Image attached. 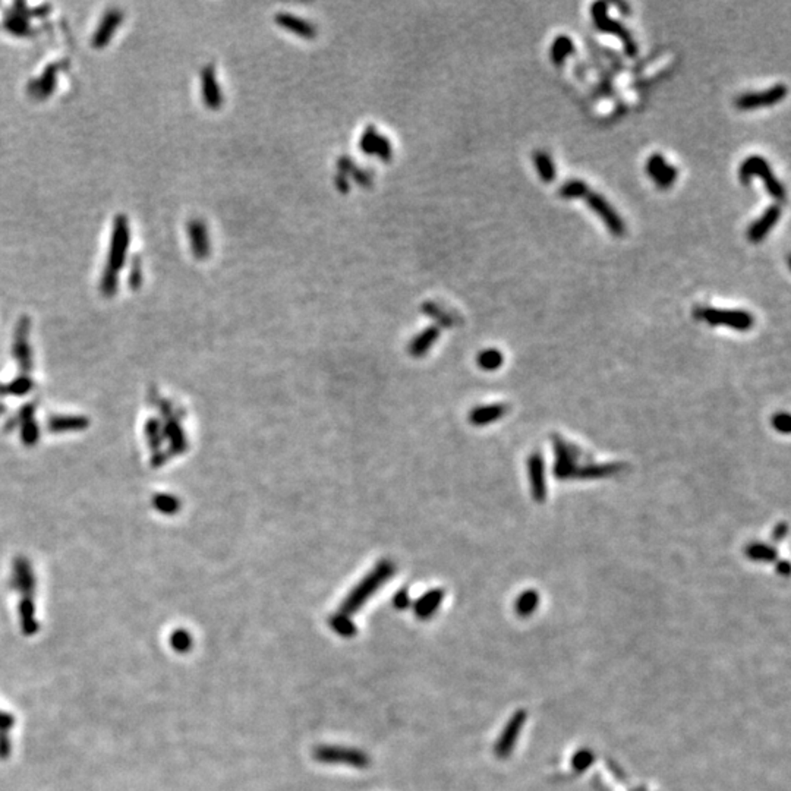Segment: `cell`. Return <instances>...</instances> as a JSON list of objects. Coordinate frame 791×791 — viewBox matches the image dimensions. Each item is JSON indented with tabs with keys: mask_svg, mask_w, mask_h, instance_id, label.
Here are the masks:
<instances>
[{
	"mask_svg": "<svg viewBox=\"0 0 791 791\" xmlns=\"http://www.w3.org/2000/svg\"><path fill=\"white\" fill-rule=\"evenodd\" d=\"M129 222L125 215H118L113 223V233L110 241V251H109V260H107L106 272L103 274L101 289L106 293H113L118 286V273L125 264L129 248Z\"/></svg>",
	"mask_w": 791,
	"mask_h": 791,
	"instance_id": "1",
	"label": "cell"
},
{
	"mask_svg": "<svg viewBox=\"0 0 791 791\" xmlns=\"http://www.w3.org/2000/svg\"><path fill=\"white\" fill-rule=\"evenodd\" d=\"M396 571V567L391 562L388 560H383L379 564H376L367 576L359 582L350 592L349 595L345 598V601L341 602L340 605V613H343L346 616H353L355 613H357L359 609L362 608V605L374 595V593L379 590Z\"/></svg>",
	"mask_w": 791,
	"mask_h": 791,
	"instance_id": "2",
	"label": "cell"
},
{
	"mask_svg": "<svg viewBox=\"0 0 791 791\" xmlns=\"http://www.w3.org/2000/svg\"><path fill=\"white\" fill-rule=\"evenodd\" d=\"M754 176H759L762 179L768 194L774 198V200L777 201L785 200L784 185L776 177L774 172H772L771 166L768 165V161L761 156L747 157L739 169V179L743 185H749Z\"/></svg>",
	"mask_w": 791,
	"mask_h": 791,
	"instance_id": "3",
	"label": "cell"
},
{
	"mask_svg": "<svg viewBox=\"0 0 791 791\" xmlns=\"http://www.w3.org/2000/svg\"><path fill=\"white\" fill-rule=\"evenodd\" d=\"M312 757L315 761L321 764L329 765H346L352 768L364 769L368 768L371 764V758L368 754L355 747L346 746H333V745H321L317 746L312 752Z\"/></svg>",
	"mask_w": 791,
	"mask_h": 791,
	"instance_id": "4",
	"label": "cell"
},
{
	"mask_svg": "<svg viewBox=\"0 0 791 791\" xmlns=\"http://www.w3.org/2000/svg\"><path fill=\"white\" fill-rule=\"evenodd\" d=\"M608 4L605 2H595L590 5V16L593 20V24H595V28L601 32H608V34H613L614 37H617L624 47V53L627 56L635 58L636 53H638V46L636 42L633 40L631 31H628L626 27H623L619 21L613 20V18H609L608 15Z\"/></svg>",
	"mask_w": 791,
	"mask_h": 791,
	"instance_id": "5",
	"label": "cell"
},
{
	"mask_svg": "<svg viewBox=\"0 0 791 791\" xmlns=\"http://www.w3.org/2000/svg\"><path fill=\"white\" fill-rule=\"evenodd\" d=\"M696 319L705 321L709 326H727L737 331H747L753 327V315L742 310H716L699 307L693 311Z\"/></svg>",
	"mask_w": 791,
	"mask_h": 791,
	"instance_id": "6",
	"label": "cell"
},
{
	"mask_svg": "<svg viewBox=\"0 0 791 791\" xmlns=\"http://www.w3.org/2000/svg\"><path fill=\"white\" fill-rule=\"evenodd\" d=\"M552 450H554V466L552 474L555 478L562 481L573 479L574 472L578 469V459L581 456L579 448L559 436H552Z\"/></svg>",
	"mask_w": 791,
	"mask_h": 791,
	"instance_id": "7",
	"label": "cell"
},
{
	"mask_svg": "<svg viewBox=\"0 0 791 791\" xmlns=\"http://www.w3.org/2000/svg\"><path fill=\"white\" fill-rule=\"evenodd\" d=\"M583 198H585L586 204L589 205V208L604 222L605 227L609 230L611 235H614V236H623L624 235L626 224H624L623 219L620 217V214L613 208V205H611L602 195H600L598 192L588 191Z\"/></svg>",
	"mask_w": 791,
	"mask_h": 791,
	"instance_id": "8",
	"label": "cell"
},
{
	"mask_svg": "<svg viewBox=\"0 0 791 791\" xmlns=\"http://www.w3.org/2000/svg\"><path fill=\"white\" fill-rule=\"evenodd\" d=\"M787 97V87L777 84L759 93H746L735 100V107L740 110H754L761 107H771Z\"/></svg>",
	"mask_w": 791,
	"mask_h": 791,
	"instance_id": "9",
	"label": "cell"
},
{
	"mask_svg": "<svg viewBox=\"0 0 791 791\" xmlns=\"http://www.w3.org/2000/svg\"><path fill=\"white\" fill-rule=\"evenodd\" d=\"M645 170L659 189H669L677 181V169L658 153L646 160Z\"/></svg>",
	"mask_w": 791,
	"mask_h": 791,
	"instance_id": "10",
	"label": "cell"
},
{
	"mask_svg": "<svg viewBox=\"0 0 791 791\" xmlns=\"http://www.w3.org/2000/svg\"><path fill=\"white\" fill-rule=\"evenodd\" d=\"M528 476L532 498L538 502L547 500V478H545V463L541 453H532L528 459Z\"/></svg>",
	"mask_w": 791,
	"mask_h": 791,
	"instance_id": "11",
	"label": "cell"
},
{
	"mask_svg": "<svg viewBox=\"0 0 791 791\" xmlns=\"http://www.w3.org/2000/svg\"><path fill=\"white\" fill-rule=\"evenodd\" d=\"M526 721V712L525 711H517L513 716L512 720L507 723L506 728L502 730L500 739L495 745V754L500 758H507L509 754L512 753L516 742H517V737L524 728V724Z\"/></svg>",
	"mask_w": 791,
	"mask_h": 791,
	"instance_id": "12",
	"label": "cell"
},
{
	"mask_svg": "<svg viewBox=\"0 0 791 791\" xmlns=\"http://www.w3.org/2000/svg\"><path fill=\"white\" fill-rule=\"evenodd\" d=\"M361 150L367 156H375L381 160H390L393 156L391 142L387 137L380 134L374 127H368L361 137Z\"/></svg>",
	"mask_w": 791,
	"mask_h": 791,
	"instance_id": "13",
	"label": "cell"
},
{
	"mask_svg": "<svg viewBox=\"0 0 791 791\" xmlns=\"http://www.w3.org/2000/svg\"><path fill=\"white\" fill-rule=\"evenodd\" d=\"M781 219V208L780 205L774 204V205H769L761 217L753 222L749 229H747V239L752 243H759L762 242L768 233L776 227V224L778 223V220Z\"/></svg>",
	"mask_w": 791,
	"mask_h": 791,
	"instance_id": "14",
	"label": "cell"
},
{
	"mask_svg": "<svg viewBox=\"0 0 791 791\" xmlns=\"http://www.w3.org/2000/svg\"><path fill=\"white\" fill-rule=\"evenodd\" d=\"M201 93L205 106L211 110H217L223 104L222 88L219 85L217 77L213 65H207L201 70Z\"/></svg>",
	"mask_w": 791,
	"mask_h": 791,
	"instance_id": "15",
	"label": "cell"
},
{
	"mask_svg": "<svg viewBox=\"0 0 791 791\" xmlns=\"http://www.w3.org/2000/svg\"><path fill=\"white\" fill-rule=\"evenodd\" d=\"M188 239L192 254L198 260H205L210 255L211 243L207 224L201 219H192L188 224Z\"/></svg>",
	"mask_w": 791,
	"mask_h": 791,
	"instance_id": "16",
	"label": "cell"
},
{
	"mask_svg": "<svg viewBox=\"0 0 791 791\" xmlns=\"http://www.w3.org/2000/svg\"><path fill=\"white\" fill-rule=\"evenodd\" d=\"M122 18H123V15L119 9L107 11V13L103 16V20H101L99 28L94 32L93 44L97 49H103L107 43L112 40L116 30L119 28V25L122 23Z\"/></svg>",
	"mask_w": 791,
	"mask_h": 791,
	"instance_id": "17",
	"label": "cell"
},
{
	"mask_svg": "<svg viewBox=\"0 0 791 791\" xmlns=\"http://www.w3.org/2000/svg\"><path fill=\"white\" fill-rule=\"evenodd\" d=\"M274 21L277 23L279 27L299 35V37H302V39L311 40V39H315V35H317V28L311 23L305 21V20H302V18L295 16L292 13H286V12L277 13L276 18H274Z\"/></svg>",
	"mask_w": 791,
	"mask_h": 791,
	"instance_id": "18",
	"label": "cell"
},
{
	"mask_svg": "<svg viewBox=\"0 0 791 791\" xmlns=\"http://www.w3.org/2000/svg\"><path fill=\"white\" fill-rule=\"evenodd\" d=\"M443 601H444V590L440 588L431 589L425 592L424 595H421V598H418V601L413 604V613H415V616L421 620H428L437 613V609L440 608Z\"/></svg>",
	"mask_w": 791,
	"mask_h": 791,
	"instance_id": "19",
	"label": "cell"
},
{
	"mask_svg": "<svg viewBox=\"0 0 791 791\" xmlns=\"http://www.w3.org/2000/svg\"><path fill=\"white\" fill-rule=\"evenodd\" d=\"M507 410H509V407L505 403H493V405L478 406V407L471 410L469 422L475 426L490 425L494 421H498V419L505 417Z\"/></svg>",
	"mask_w": 791,
	"mask_h": 791,
	"instance_id": "20",
	"label": "cell"
},
{
	"mask_svg": "<svg viewBox=\"0 0 791 791\" xmlns=\"http://www.w3.org/2000/svg\"><path fill=\"white\" fill-rule=\"evenodd\" d=\"M626 464L624 463H593V464H586V466H581L574 472V478H579V479H598V478H607V476H613L621 471H624Z\"/></svg>",
	"mask_w": 791,
	"mask_h": 791,
	"instance_id": "21",
	"label": "cell"
},
{
	"mask_svg": "<svg viewBox=\"0 0 791 791\" xmlns=\"http://www.w3.org/2000/svg\"><path fill=\"white\" fill-rule=\"evenodd\" d=\"M440 333H441V330H440L438 326L426 327L424 331H421L415 338L410 341L409 353L413 357L425 356L428 353V350L434 346L437 338L440 337Z\"/></svg>",
	"mask_w": 791,
	"mask_h": 791,
	"instance_id": "22",
	"label": "cell"
},
{
	"mask_svg": "<svg viewBox=\"0 0 791 791\" xmlns=\"http://www.w3.org/2000/svg\"><path fill=\"white\" fill-rule=\"evenodd\" d=\"M574 53V43L567 35H559L551 46L550 58L555 66H562L566 62V58Z\"/></svg>",
	"mask_w": 791,
	"mask_h": 791,
	"instance_id": "23",
	"label": "cell"
},
{
	"mask_svg": "<svg viewBox=\"0 0 791 791\" xmlns=\"http://www.w3.org/2000/svg\"><path fill=\"white\" fill-rule=\"evenodd\" d=\"M56 77H58L56 65L47 68L44 75L40 77L34 84H31V91L37 96V99H46L56 87Z\"/></svg>",
	"mask_w": 791,
	"mask_h": 791,
	"instance_id": "24",
	"label": "cell"
},
{
	"mask_svg": "<svg viewBox=\"0 0 791 791\" xmlns=\"http://www.w3.org/2000/svg\"><path fill=\"white\" fill-rule=\"evenodd\" d=\"M533 163L536 167V172L541 177V181L545 184H551L554 179H555V166H554V161L550 157L548 153L545 151H535L533 154Z\"/></svg>",
	"mask_w": 791,
	"mask_h": 791,
	"instance_id": "25",
	"label": "cell"
},
{
	"mask_svg": "<svg viewBox=\"0 0 791 791\" xmlns=\"http://www.w3.org/2000/svg\"><path fill=\"white\" fill-rule=\"evenodd\" d=\"M746 555L749 557L750 560H753V562H766V563H771V562H776V560H777L778 552H777V550H776L774 547H772V545L762 544V543H753V544L747 545V548H746Z\"/></svg>",
	"mask_w": 791,
	"mask_h": 791,
	"instance_id": "26",
	"label": "cell"
},
{
	"mask_svg": "<svg viewBox=\"0 0 791 791\" xmlns=\"http://www.w3.org/2000/svg\"><path fill=\"white\" fill-rule=\"evenodd\" d=\"M329 624H330L333 631L341 638H353L356 635V631H357L355 623L352 621V619L349 616L343 614V613H340V611L330 617Z\"/></svg>",
	"mask_w": 791,
	"mask_h": 791,
	"instance_id": "27",
	"label": "cell"
},
{
	"mask_svg": "<svg viewBox=\"0 0 791 791\" xmlns=\"http://www.w3.org/2000/svg\"><path fill=\"white\" fill-rule=\"evenodd\" d=\"M476 362L483 371H495L501 368L502 362H505V356L498 349H483L478 355Z\"/></svg>",
	"mask_w": 791,
	"mask_h": 791,
	"instance_id": "28",
	"label": "cell"
},
{
	"mask_svg": "<svg viewBox=\"0 0 791 791\" xmlns=\"http://www.w3.org/2000/svg\"><path fill=\"white\" fill-rule=\"evenodd\" d=\"M539 604V595L536 590H525L524 593H520L517 601H516V613L522 617H528L532 613H535V609Z\"/></svg>",
	"mask_w": 791,
	"mask_h": 791,
	"instance_id": "29",
	"label": "cell"
},
{
	"mask_svg": "<svg viewBox=\"0 0 791 791\" xmlns=\"http://www.w3.org/2000/svg\"><path fill=\"white\" fill-rule=\"evenodd\" d=\"M422 312L433 318L436 322H438L440 327L448 329V327L455 326V318L452 317V314L445 312L443 308H440L438 305H436L433 302H425L422 305Z\"/></svg>",
	"mask_w": 791,
	"mask_h": 791,
	"instance_id": "30",
	"label": "cell"
},
{
	"mask_svg": "<svg viewBox=\"0 0 791 791\" xmlns=\"http://www.w3.org/2000/svg\"><path fill=\"white\" fill-rule=\"evenodd\" d=\"M589 191L588 185L579 179H571V181L562 185L559 189V195L564 200H573V198H583L585 194Z\"/></svg>",
	"mask_w": 791,
	"mask_h": 791,
	"instance_id": "31",
	"label": "cell"
},
{
	"mask_svg": "<svg viewBox=\"0 0 791 791\" xmlns=\"http://www.w3.org/2000/svg\"><path fill=\"white\" fill-rule=\"evenodd\" d=\"M592 762H593V754L589 750L583 749V750H579L576 754H574L573 768L576 769L578 772H582L586 768H589Z\"/></svg>",
	"mask_w": 791,
	"mask_h": 791,
	"instance_id": "32",
	"label": "cell"
},
{
	"mask_svg": "<svg viewBox=\"0 0 791 791\" xmlns=\"http://www.w3.org/2000/svg\"><path fill=\"white\" fill-rule=\"evenodd\" d=\"M393 605L396 609H406L410 605V593L407 588H402L400 590L396 592V595L393 597Z\"/></svg>",
	"mask_w": 791,
	"mask_h": 791,
	"instance_id": "33",
	"label": "cell"
},
{
	"mask_svg": "<svg viewBox=\"0 0 791 791\" xmlns=\"http://www.w3.org/2000/svg\"><path fill=\"white\" fill-rule=\"evenodd\" d=\"M772 425H774V428H776L777 431H780V433L788 434V433H790V417H788V413H777V415L774 417V419H772Z\"/></svg>",
	"mask_w": 791,
	"mask_h": 791,
	"instance_id": "34",
	"label": "cell"
},
{
	"mask_svg": "<svg viewBox=\"0 0 791 791\" xmlns=\"http://www.w3.org/2000/svg\"><path fill=\"white\" fill-rule=\"evenodd\" d=\"M787 533H788V525L785 522H781L776 526L774 532H772V538H774L777 543H781V541H784V538L787 536Z\"/></svg>",
	"mask_w": 791,
	"mask_h": 791,
	"instance_id": "35",
	"label": "cell"
},
{
	"mask_svg": "<svg viewBox=\"0 0 791 791\" xmlns=\"http://www.w3.org/2000/svg\"><path fill=\"white\" fill-rule=\"evenodd\" d=\"M139 270H141V267H139V260L135 258L134 262H132V267H131V284H132V286H138L139 281H141V276H139L141 272H139Z\"/></svg>",
	"mask_w": 791,
	"mask_h": 791,
	"instance_id": "36",
	"label": "cell"
},
{
	"mask_svg": "<svg viewBox=\"0 0 791 791\" xmlns=\"http://www.w3.org/2000/svg\"><path fill=\"white\" fill-rule=\"evenodd\" d=\"M336 185L341 192H348L349 191V185H348V176L343 173H338V176L336 177Z\"/></svg>",
	"mask_w": 791,
	"mask_h": 791,
	"instance_id": "37",
	"label": "cell"
},
{
	"mask_svg": "<svg viewBox=\"0 0 791 791\" xmlns=\"http://www.w3.org/2000/svg\"><path fill=\"white\" fill-rule=\"evenodd\" d=\"M777 571H778L780 574H783V576H788V573H790V563H788L787 560L780 562V563L777 564Z\"/></svg>",
	"mask_w": 791,
	"mask_h": 791,
	"instance_id": "38",
	"label": "cell"
}]
</instances>
